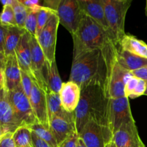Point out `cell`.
Instances as JSON below:
<instances>
[{
    "label": "cell",
    "mask_w": 147,
    "mask_h": 147,
    "mask_svg": "<svg viewBox=\"0 0 147 147\" xmlns=\"http://www.w3.org/2000/svg\"><path fill=\"white\" fill-rule=\"evenodd\" d=\"M116 45L111 43L103 50H88L73 57L69 80L76 83L80 88L95 82H100L105 86L109 62Z\"/></svg>",
    "instance_id": "1"
},
{
    "label": "cell",
    "mask_w": 147,
    "mask_h": 147,
    "mask_svg": "<svg viewBox=\"0 0 147 147\" xmlns=\"http://www.w3.org/2000/svg\"><path fill=\"white\" fill-rule=\"evenodd\" d=\"M109 100L103 83L95 82L81 88L80 102L74 112L78 135L89 121L96 122L111 134L108 126Z\"/></svg>",
    "instance_id": "2"
},
{
    "label": "cell",
    "mask_w": 147,
    "mask_h": 147,
    "mask_svg": "<svg viewBox=\"0 0 147 147\" xmlns=\"http://www.w3.org/2000/svg\"><path fill=\"white\" fill-rule=\"evenodd\" d=\"M72 37L73 40V57L88 50H103L113 43L109 33L83 12L77 30Z\"/></svg>",
    "instance_id": "3"
},
{
    "label": "cell",
    "mask_w": 147,
    "mask_h": 147,
    "mask_svg": "<svg viewBox=\"0 0 147 147\" xmlns=\"http://www.w3.org/2000/svg\"><path fill=\"white\" fill-rule=\"evenodd\" d=\"M131 0H103L109 34L115 45H119L125 33V20L131 4Z\"/></svg>",
    "instance_id": "4"
},
{
    "label": "cell",
    "mask_w": 147,
    "mask_h": 147,
    "mask_svg": "<svg viewBox=\"0 0 147 147\" xmlns=\"http://www.w3.org/2000/svg\"><path fill=\"white\" fill-rule=\"evenodd\" d=\"M131 72L123 69L116 61L114 54L111 58L105 83V91L109 98H121L125 97L126 83L132 77Z\"/></svg>",
    "instance_id": "5"
},
{
    "label": "cell",
    "mask_w": 147,
    "mask_h": 147,
    "mask_svg": "<svg viewBox=\"0 0 147 147\" xmlns=\"http://www.w3.org/2000/svg\"><path fill=\"white\" fill-rule=\"evenodd\" d=\"M7 96L19 127L39 123L34 114L30 99L24 93L21 85L17 88L7 92Z\"/></svg>",
    "instance_id": "6"
},
{
    "label": "cell",
    "mask_w": 147,
    "mask_h": 147,
    "mask_svg": "<svg viewBox=\"0 0 147 147\" xmlns=\"http://www.w3.org/2000/svg\"><path fill=\"white\" fill-rule=\"evenodd\" d=\"M133 122H135V121L132 116L129 98H109L108 126L112 137L122 126Z\"/></svg>",
    "instance_id": "7"
},
{
    "label": "cell",
    "mask_w": 147,
    "mask_h": 147,
    "mask_svg": "<svg viewBox=\"0 0 147 147\" xmlns=\"http://www.w3.org/2000/svg\"><path fill=\"white\" fill-rule=\"evenodd\" d=\"M60 24L58 16L55 12L51 16L45 27L36 37L41 47L47 61L52 63L55 60L56 43L58 26Z\"/></svg>",
    "instance_id": "8"
},
{
    "label": "cell",
    "mask_w": 147,
    "mask_h": 147,
    "mask_svg": "<svg viewBox=\"0 0 147 147\" xmlns=\"http://www.w3.org/2000/svg\"><path fill=\"white\" fill-rule=\"evenodd\" d=\"M56 13L60 24L73 36L77 30L82 17L78 0H60Z\"/></svg>",
    "instance_id": "9"
},
{
    "label": "cell",
    "mask_w": 147,
    "mask_h": 147,
    "mask_svg": "<svg viewBox=\"0 0 147 147\" xmlns=\"http://www.w3.org/2000/svg\"><path fill=\"white\" fill-rule=\"evenodd\" d=\"M49 127L59 146L69 136L77 132L74 112H66L52 117L49 119Z\"/></svg>",
    "instance_id": "10"
},
{
    "label": "cell",
    "mask_w": 147,
    "mask_h": 147,
    "mask_svg": "<svg viewBox=\"0 0 147 147\" xmlns=\"http://www.w3.org/2000/svg\"><path fill=\"white\" fill-rule=\"evenodd\" d=\"M86 147H105L112 140L110 134L94 121H89L79 134Z\"/></svg>",
    "instance_id": "11"
},
{
    "label": "cell",
    "mask_w": 147,
    "mask_h": 147,
    "mask_svg": "<svg viewBox=\"0 0 147 147\" xmlns=\"http://www.w3.org/2000/svg\"><path fill=\"white\" fill-rule=\"evenodd\" d=\"M32 79V88L29 99L33 112L39 123L43 125L47 129H50L45 92L39 86L35 79Z\"/></svg>",
    "instance_id": "12"
},
{
    "label": "cell",
    "mask_w": 147,
    "mask_h": 147,
    "mask_svg": "<svg viewBox=\"0 0 147 147\" xmlns=\"http://www.w3.org/2000/svg\"><path fill=\"white\" fill-rule=\"evenodd\" d=\"M112 141L117 147H145L135 122L122 126L113 135Z\"/></svg>",
    "instance_id": "13"
},
{
    "label": "cell",
    "mask_w": 147,
    "mask_h": 147,
    "mask_svg": "<svg viewBox=\"0 0 147 147\" xmlns=\"http://www.w3.org/2000/svg\"><path fill=\"white\" fill-rule=\"evenodd\" d=\"M19 125L16 121L14 111L7 96V91L3 89L0 91V128L4 134L14 133Z\"/></svg>",
    "instance_id": "14"
},
{
    "label": "cell",
    "mask_w": 147,
    "mask_h": 147,
    "mask_svg": "<svg viewBox=\"0 0 147 147\" xmlns=\"http://www.w3.org/2000/svg\"><path fill=\"white\" fill-rule=\"evenodd\" d=\"M59 94L63 109L68 113L75 112L80 102L81 95L80 86L74 82L68 80L66 83H63Z\"/></svg>",
    "instance_id": "15"
},
{
    "label": "cell",
    "mask_w": 147,
    "mask_h": 147,
    "mask_svg": "<svg viewBox=\"0 0 147 147\" xmlns=\"http://www.w3.org/2000/svg\"><path fill=\"white\" fill-rule=\"evenodd\" d=\"M78 1L82 12L94 20L109 33L103 0H78Z\"/></svg>",
    "instance_id": "16"
},
{
    "label": "cell",
    "mask_w": 147,
    "mask_h": 147,
    "mask_svg": "<svg viewBox=\"0 0 147 147\" xmlns=\"http://www.w3.org/2000/svg\"><path fill=\"white\" fill-rule=\"evenodd\" d=\"M4 76V89L7 92L17 88L21 85V69L15 54L7 57Z\"/></svg>",
    "instance_id": "17"
},
{
    "label": "cell",
    "mask_w": 147,
    "mask_h": 147,
    "mask_svg": "<svg viewBox=\"0 0 147 147\" xmlns=\"http://www.w3.org/2000/svg\"><path fill=\"white\" fill-rule=\"evenodd\" d=\"M115 57L119 65L129 72L134 71L147 66V58L139 57L126 51L116 45L115 48Z\"/></svg>",
    "instance_id": "18"
},
{
    "label": "cell",
    "mask_w": 147,
    "mask_h": 147,
    "mask_svg": "<svg viewBox=\"0 0 147 147\" xmlns=\"http://www.w3.org/2000/svg\"><path fill=\"white\" fill-rule=\"evenodd\" d=\"M30 39V35L26 32L22 37L16 48L15 55L21 70L27 73L31 78H34L32 69Z\"/></svg>",
    "instance_id": "19"
},
{
    "label": "cell",
    "mask_w": 147,
    "mask_h": 147,
    "mask_svg": "<svg viewBox=\"0 0 147 147\" xmlns=\"http://www.w3.org/2000/svg\"><path fill=\"white\" fill-rule=\"evenodd\" d=\"M43 76L47 90L57 93H60L63 83L59 74L56 60L52 63L46 60L45 66L43 70Z\"/></svg>",
    "instance_id": "20"
},
{
    "label": "cell",
    "mask_w": 147,
    "mask_h": 147,
    "mask_svg": "<svg viewBox=\"0 0 147 147\" xmlns=\"http://www.w3.org/2000/svg\"><path fill=\"white\" fill-rule=\"evenodd\" d=\"M119 47L139 57L147 58V44L130 34H125L119 43Z\"/></svg>",
    "instance_id": "21"
},
{
    "label": "cell",
    "mask_w": 147,
    "mask_h": 147,
    "mask_svg": "<svg viewBox=\"0 0 147 147\" xmlns=\"http://www.w3.org/2000/svg\"><path fill=\"white\" fill-rule=\"evenodd\" d=\"M25 30L17 26H7L4 42V54L6 57L15 54V50Z\"/></svg>",
    "instance_id": "22"
},
{
    "label": "cell",
    "mask_w": 147,
    "mask_h": 147,
    "mask_svg": "<svg viewBox=\"0 0 147 147\" xmlns=\"http://www.w3.org/2000/svg\"><path fill=\"white\" fill-rule=\"evenodd\" d=\"M46 99H47V107L48 119H50L55 116H59L65 113L66 112L62 107L60 94L50 90H46Z\"/></svg>",
    "instance_id": "23"
},
{
    "label": "cell",
    "mask_w": 147,
    "mask_h": 147,
    "mask_svg": "<svg viewBox=\"0 0 147 147\" xmlns=\"http://www.w3.org/2000/svg\"><path fill=\"white\" fill-rule=\"evenodd\" d=\"M13 139L16 147H34L32 131L28 126H22L13 133Z\"/></svg>",
    "instance_id": "24"
},
{
    "label": "cell",
    "mask_w": 147,
    "mask_h": 147,
    "mask_svg": "<svg viewBox=\"0 0 147 147\" xmlns=\"http://www.w3.org/2000/svg\"><path fill=\"white\" fill-rule=\"evenodd\" d=\"M32 131L36 135L38 138L42 139L44 142H47L48 144L53 147H58V144L57 141L55 139L54 136L50 131V129L45 127L43 125L40 124V123H34V124L30 125L28 126Z\"/></svg>",
    "instance_id": "25"
},
{
    "label": "cell",
    "mask_w": 147,
    "mask_h": 147,
    "mask_svg": "<svg viewBox=\"0 0 147 147\" xmlns=\"http://www.w3.org/2000/svg\"><path fill=\"white\" fill-rule=\"evenodd\" d=\"M11 7L14 10L17 26L20 28L24 29V24L30 10L24 4H22L20 0H13Z\"/></svg>",
    "instance_id": "26"
},
{
    "label": "cell",
    "mask_w": 147,
    "mask_h": 147,
    "mask_svg": "<svg viewBox=\"0 0 147 147\" xmlns=\"http://www.w3.org/2000/svg\"><path fill=\"white\" fill-rule=\"evenodd\" d=\"M55 12H56V11L46 7H42L39 9L38 13H37V30H36L35 37H37L40 34L42 29L47 24L51 16Z\"/></svg>",
    "instance_id": "27"
},
{
    "label": "cell",
    "mask_w": 147,
    "mask_h": 147,
    "mask_svg": "<svg viewBox=\"0 0 147 147\" xmlns=\"http://www.w3.org/2000/svg\"><path fill=\"white\" fill-rule=\"evenodd\" d=\"M39 9H29L30 11H29L27 19H26L25 24H24V30L32 37H35L36 36L37 13H38Z\"/></svg>",
    "instance_id": "28"
},
{
    "label": "cell",
    "mask_w": 147,
    "mask_h": 147,
    "mask_svg": "<svg viewBox=\"0 0 147 147\" xmlns=\"http://www.w3.org/2000/svg\"><path fill=\"white\" fill-rule=\"evenodd\" d=\"M0 23L4 26H17L14 10L11 5L3 7L0 14Z\"/></svg>",
    "instance_id": "29"
},
{
    "label": "cell",
    "mask_w": 147,
    "mask_h": 147,
    "mask_svg": "<svg viewBox=\"0 0 147 147\" xmlns=\"http://www.w3.org/2000/svg\"><path fill=\"white\" fill-rule=\"evenodd\" d=\"M21 86L27 97H30L32 88V79L25 72L21 70Z\"/></svg>",
    "instance_id": "30"
},
{
    "label": "cell",
    "mask_w": 147,
    "mask_h": 147,
    "mask_svg": "<svg viewBox=\"0 0 147 147\" xmlns=\"http://www.w3.org/2000/svg\"><path fill=\"white\" fill-rule=\"evenodd\" d=\"M139 79L137 78L132 76L131 78H129L126 83L124 88V93H125V97L129 98L130 97L131 95L133 93L134 91L135 88L137 86L138 83H139Z\"/></svg>",
    "instance_id": "31"
},
{
    "label": "cell",
    "mask_w": 147,
    "mask_h": 147,
    "mask_svg": "<svg viewBox=\"0 0 147 147\" xmlns=\"http://www.w3.org/2000/svg\"><path fill=\"white\" fill-rule=\"evenodd\" d=\"M0 147H16L13 139V133L8 132L0 136Z\"/></svg>",
    "instance_id": "32"
},
{
    "label": "cell",
    "mask_w": 147,
    "mask_h": 147,
    "mask_svg": "<svg viewBox=\"0 0 147 147\" xmlns=\"http://www.w3.org/2000/svg\"><path fill=\"white\" fill-rule=\"evenodd\" d=\"M146 90V82L143 80L139 79V83H138L137 86L135 88L134 91L133 92L131 95L130 96L131 98H136L139 97L141 96L144 95L145 92Z\"/></svg>",
    "instance_id": "33"
},
{
    "label": "cell",
    "mask_w": 147,
    "mask_h": 147,
    "mask_svg": "<svg viewBox=\"0 0 147 147\" xmlns=\"http://www.w3.org/2000/svg\"><path fill=\"white\" fill-rule=\"evenodd\" d=\"M79 140V135L78 134L76 133L73 134L70 136H69L66 140H65L58 147H77L78 143Z\"/></svg>",
    "instance_id": "34"
},
{
    "label": "cell",
    "mask_w": 147,
    "mask_h": 147,
    "mask_svg": "<svg viewBox=\"0 0 147 147\" xmlns=\"http://www.w3.org/2000/svg\"><path fill=\"white\" fill-rule=\"evenodd\" d=\"M20 1L28 9H39L43 7V3H44V1H38V0H20Z\"/></svg>",
    "instance_id": "35"
},
{
    "label": "cell",
    "mask_w": 147,
    "mask_h": 147,
    "mask_svg": "<svg viewBox=\"0 0 147 147\" xmlns=\"http://www.w3.org/2000/svg\"><path fill=\"white\" fill-rule=\"evenodd\" d=\"M131 73L132 76H134V77L147 82V66L139 69V70L131 72Z\"/></svg>",
    "instance_id": "36"
},
{
    "label": "cell",
    "mask_w": 147,
    "mask_h": 147,
    "mask_svg": "<svg viewBox=\"0 0 147 147\" xmlns=\"http://www.w3.org/2000/svg\"><path fill=\"white\" fill-rule=\"evenodd\" d=\"M32 139L33 146L34 147H53L50 144H48L47 142H44L40 138L37 137L32 131Z\"/></svg>",
    "instance_id": "37"
},
{
    "label": "cell",
    "mask_w": 147,
    "mask_h": 147,
    "mask_svg": "<svg viewBox=\"0 0 147 147\" xmlns=\"http://www.w3.org/2000/svg\"><path fill=\"white\" fill-rule=\"evenodd\" d=\"M7 26H4L0 23V52L4 53V42H5V34Z\"/></svg>",
    "instance_id": "38"
},
{
    "label": "cell",
    "mask_w": 147,
    "mask_h": 147,
    "mask_svg": "<svg viewBox=\"0 0 147 147\" xmlns=\"http://www.w3.org/2000/svg\"><path fill=\"white\" fill-rule=\"evenodd\" d=\"M6 62H7V57H6L5 54L0 52V70L4 71Z\"/></svg>",
    "instance_id": "39"
},
{
    "label": "cell",
    "mask_w": 147,
    "mask_h": 147,
    "mask_svg": "<svg viewBox=\"0 0 147 147\" xmlns=\"http://www.w3.org/2000/svg\"><path fill=\"white\" fill-rule=\"evenodd\" d=\"M4 88V71L0 70V91Z\"/></svg>",
    "instance_id": "40"
},
{
    "label": "cell",
    "mask_w": 147,
    "mask_h": 147,
    "mask_svg": "<svg viewBox=\"0 0 147 147\" xmlns=\"http://www.w3.org/2000/svg\"><path fill=\"white\" fill-rule=\"evenodd\" d=\"M0 2L2 4L3 7H4V6L11 5L13 2V0H0Z\"/></svg>",
    "instance_id": "41"
},
{
    "label": "cell",
    "mask_w": 147,
    "mask_h": 147,
    "mask_svg": "<svg viewBox=\"0 0 147 147\" xmlns=\"http://www.w3.org/2000/svg\"><path fill=\"white\" fill-rule=\"evenodd\" d=\"M105 147H117V146H116V144H114V142L111 140V142H109V143L106 144Z\"/></svg>",
    "instance_id": "42"
},
{
    "label": "cell",
    "mask_w": 147,
    "mask_h": 147,
    "mask_svg": "<svg viewBox=\"0 0 147 147\" xmlns=\"http://www.w3.org/2000/svg\"><path fill=\"white\" fill-rule=\"evenodd\" d=\"M77 147H86V145L84 144L83 142L82 141V139L79 137V140H78V146Z\"/></svg>",
    "instance_id": "43"
},
{
    "label": "cell",
    "mask_w": 147,
    "mask_h": 147,
    "mask_svg": "<svg viewBox=\"0 0 147 147\" xmlns=\"http://www.w3.org/2000/svg\"><path fill=\"white\" fill-rule=\"evenodd\" d=\"M3 134H4V133H3L2 131H1V128H0V136H1V135H3Z\"/></svg>",
    "instance_id": "44"
},
{
    "label": "cell",
    "mask_w": 147,
    "mask_h": 147,
    "mask_svg": "<svg viewBox=\"0 0 147 147\" xmlns=\"http://www.w3.org/2000/svg\"><path fill=\"white\" fill-rule=\"evenodd\" d=\"M144 95H146V96H147V82H146V92H145Z\"/></svg>",
    "instance_id": "45"
},
{
    "label": "cell",
    "mask_w": 147,
    "mask_h": 147,
    "mask_svg": "<svg viewBox=\"0 0 147 147\" xmlns=\"http://www.w3.org/2000/svg\"><path fill=\"white\" fill-rule=\"evenodd\" d=\"M146 14L147 16V1H146Z\"/></svg>",
    "instance_id": "46"
}]
</instances>
